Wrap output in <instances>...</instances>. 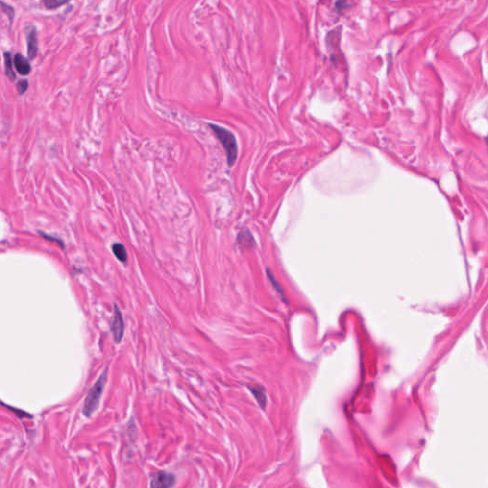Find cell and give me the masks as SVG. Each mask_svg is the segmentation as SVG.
<instances>
[{
    "mask_svg": "<svg viewBox=\"0 0 488 488\" xmlns=\"http://www.w3.org/2000/svg\"><path fill=\"white\" fill-rule=\"evenodd\" d=\"M175 484V477L173 474L160 472L153 474L150 482L151 488H172Z\"/></svg>",
    "mask_w": 488,
    "mask_h": 488,
    "instance_id": "cell-4",
    "label": "cell"
},
{
    "mask_svg": "<svg viewBox=\"0 0 488 488\" xmlns=\"http://www.w3.org/2000/svg\"><path fill=\"white\" fill-rule=\"evenodd\" d=\"M250 390L252 391L255 398L258 400L259 403L262 405V407L263 408L265 406V403H266V396H265V393L262 390V388H258L256 386V387H250Z\"/></svg>",
    "mask_w": 488,
    "mask_h": 488,
    "instance_id": "cell-9",
    "label": "cell"
},
{
    "mask_svg": "<svg viewBox=\"0 0 488 488\" xmlns=\"http://www.w3.org/2000/svg\"><path fill=\"white\" fill-rule=\"evenodd\" d=\"M27 44L29 57L31 59H34L37 53V37L34 27H31L27 32Z\"/></svg>",
    "mask_w": 488,
    "mask_h": 488,
    "instance_id": "cell-5",
    "label": "cell"
},
{
    "mask_svg": "<svg viewBox=\"0 0 488 488\" xmlns=\"http://www.w3.org/2000/svg\"><path fill=\"white\" fill-rule=\"evenodd\" d=\"M210 128L213 130L216 137L221 142L226 153L228 164L230 166L234 165L238 157V144L235 136L230 131L219 125L210 124Z\"/></svg>",
    "mask_w": 488,
    "mask_h": 488,
    "instance_id": "cell-1",
    "label": "cell"
},
{
    "mask_svg": "<svg viewBox=\"0 0 488 488\" xmlns=\"http://www.w3.org/2000/svg\"><path fill=\"white\" fill-rule=\"evenodd\" d=\"M69 1L70 0H44V5L47 9H56Z\"/></svg>",
    "mask_w": 488,
    "mask_h": 488,
    "instance_id": "cell-10",
    "label": "cell"
},
{
    "mask_svg": "<svg viewBox=\"0 0 488 488\" xmlns=\"http://www.w3.org/2000/svg\"><path fill=\"white\" fill-rule=\"evenodd\" d=\"M113 253L115 254L116 258L122 262H127L128 256H127V251L124 247V245L122 244H115L113 245Z\"/></svg>",
    "mask_w": 488,
    "mask_h": 488,
    "instance_id": "cell-7",
    "label": "cell"
},
{
    "mask_svg": "<svg viewBox=\"0 0 488 488\" xmlns=\"http://www.w3.org/2000/svg\"><path fill=\"white\" fill-rule=\"evenodd\" d=\"M28 88V81L27 80H21L18 84V90L19 94H24Z\"/></svg>",
    "mask_w": 488,
    "mask_h": 488,
    "instance_id": "cell-12",
    "label": "cell"
},
{
    "mask_svg": "<svg viewBox=\"0 0 488 488\" xmlns=\"http://www.w3.org/2000/svg\"></svg>",
    "mask_w": 488,
    "mask_h": 488,
    "instance_id": "cell-13",
    "label": "cell"
},
{
    "mask_svg": "<svg viewBox=\"0 0 488 488\" xmlns=\"http://www.w3.org/2000/svg\"><path fill=\"white\" fill-rule=\"evenodd\" d=\"M111 332L117 343L122 342L124 335V320L122 311L117 304H114V314L111 319Z\"/></svg>",
    "mask_w": 488,
    "mask_h": 488,
    "instance_id": "cell-3",
    "label": "cell"
},
{
    "mask_svg": "<svg viewBox=\"0 0 488 488\" xmlns=\"http://www.w3.org/2000/svg\"><path fill=\"white\" fill-rule=\"evenodd\" d=\"M2 10H3V12H5V13L7 14V16H9V17H10L11 20L13 19L15 12H14V9H13L12 7H10V6L6 5L4 2H2Z\"/></svg>",
    "mask_w": 488,
    "mask_h": 488,
    "instance_id": "cell-11",
    "label": "cell"
},
{
    "mask_svg": "<svg viewBox=\"0 0 488 488\" xmlns=\"http://www.w3.org/2000/svg\"><path fill=\"white\" fill-rule=\"evenodd\" d=\"M107 372L108 369L106 368L104 372L101 374V376L98 378V380L96 382V384L93 385V387L90 389L88 393L87 397L84 401V406H83V415L85 417H91L92 414L98 409L99 402L101 400V396L103 394L105 384L107 382Z\"/></svg>",
    "mask_w": 488,
    "mask_h": 488,
    "instance_id": "cell-2",
    "label": "cell"
},
{
    "mask_svg": "<svg viewBox=\"0 0 488 488\" xmlns=\"http://www.w3.org/2000/svg\"><path fill=\"white\" fill-rule=\"evenodd\" d=\"M4 64H5V73L6 75L13 81L16 78V73L13 70L12 67V60H11V55L9 52L4 53Z\"/></svg>",
    "mask_w": 488,
    "mask_h": 488,
    "instance_id": "cell-8",
    "label": "cell"
},
{
    "mask_svg": "<svg viewBox=\"0 0 488 488\" xmlns=\"http://www.w3.org/2000/svg\"><path fill=\"white\" fill-rule=\"evenodd\" d=\"M15 67L21 75H27L31 72V65L29 61L21 54L15 55Z\"/></svg>",
    "mask_w": 488,
    "mask_h": 488,
    "instance_id": "cell-6",
    "label": "cell"
}]
</instances>
